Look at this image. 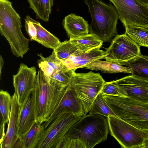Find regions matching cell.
I'll return each mask as SVG.
<instances>
[{"instance_id": "6da1fadb", "label": "cell", "mask_w": 148, "mask_h": 148, "mask_svg": "<svg viewBox=\"0 0 148 148\" xmlns=\"http://www.w3.org/2000/svg\"><path fill=\"white\" fill-rule=\"evenodd\" d=\"M49 82L40 69L32 94L35 107L36 121L42 124L48 120L63 96L67 86L51 80Z\"/></svg>"}, {"instance_id": "7a4b0ae2", "label": "cell", "mask_w": 148, "mask_h": 148, "mask_svg": "<svg viewBox=\"0 0 148 148\" xmlns=\"http://www.w3.org/2000/svg\"><path fill=\"white\" fill-rule=\"evenodd\" d=\"M91 17L89 32L103 42L112 41L117 35V25L119 17L111 3L107 4L101 0H84Z\"/></svg>"}, {"instance_id": "3957f363", "label": "cell", "mask_w": 148, "mask_h": 148, "mask_svg": "<svg viewBox=\"0 0 148 148\" xmlns=\"http://www.w3.org/2000/svg\"><path fill=\"white\" fill-rule=\"evenodd\" d=\"M21 18L8 0H0V32L6 39L12 53L23 58L29 50V40L21 30Z\"/></svg>"}, {"instance_id": "277c9868", "label": "cell", "mask_w": 148, "mask_h": 148, "mask_svg": "<svg viewBox=\"0 0 148 148\" xmlns=\"http://www.w3.org/2000/svg\"><path fill=\"white\" fill-rule=\"evenodd\" d=\"M109 129L107 117L89 114L83 116L65 135L70 138H78L84 143L86 148H92L107 139Z\"/></svg>"}, {"instance_id": "5b68a950", "label": "cell", "mask_w": 148, "mask_h": 148, "mask_svg": "<svg viewBox=\"0 0 148 148\" xmlns=\"http://www.w3.org/2000/svg\"><path fill=\"white\" fill-rule=\"evenodd\" d=\"M103 95L109 106L119 118L148 132V103L128 97Z\"/></svg>"}, {"instance_id": "8992f818", "label": "cell", "mask_w": 148, "mask_h": 148, "mask_svg": "<svg viewBox=\"0 0 148 148\" xmlns=\"http://www.w3.org/2000/svg\"><path fill=\"white\" fill-rule=\"evenodd\" d=\"M105 81L99 73H74L70 85L80 101L85 115L89 112L92 103L101 92Z\"/></svg>"}, {"instance_id": "52a82bcc", "label": "cell", "mask_w": 148, "mask_h": 148, "mask_svg": "<svg viewBox=\"0 0 148 148\" xmlns=\"http://www.w3.org/2000/svg\"><path fill=\"white\" fill-rule=\"evenodd\" d=\"M111 135L118 142L121 147L141 148L148 132L138 129L127 122L113 116L108 117Z\"/></svg>"}, {"instance_id": "ba28073f", "label": "cell", "mask_w": 148, "mask_h": 148, "mask_svg": "<svg viewBox=\"0 0 148 148\" xmlns=\"http://www.w3.org/2000/svg\"><path fill=\"white\" fill-rule=\"evenodd\" d=\"M114 4L125 27H148V6L137 0H109Z\"/></svg>"}, {"instance_id": "9c48e42d", "label": "cell", "mask_w": 148, "mask_h": 148, "mask_svg": "<svg viewBox=\"0 0 148 148\" xmlns=\"http://www.w3.org/2000/svg\"><path fill=\"white\" fill-rule=\"evenodd\" d=\"M82 116L69 113L60 114L45 129L36 148H55L70 128Z\"/></svg>"}, {"instance_id": "30bf717a", "label": "cell", "mask_w": 148, "mask_h": 148, "mask_svg": "<svg viewBox=\"0 0 148 148\" xmlns=\"http://www.w3.org/2000/svg\"><path fill=\"white\" fill-rule=\"evenodd\" d=\"M140 47L125 33L117 34L106 48L107 55L103 59L120 64L130 60L141 54Z\"/></svg>"}, {"instance_id": "8fae6325", "label": "cell", "mask_w": 148, "mask_h": 148, "mask_svg": "<svg viewBox=\"0 0 148 148\" xmlns=\"http://www.w3.org/2000/svg\"><path fill=\"white\" fill-rule=\"evenodd\" d=\"M36 73L35 67H29L23 63L20 64L17 73L13 75L14 93L21 104L32 93Z\"/></svg>"}, {"instance_id": "7c38bea8", "label": "cell", "mask_w": 148, "mask_h": 148, "mask_svg": "<svg viewBox=\"0 0 148 148\" xmlns=\"http://www.w3.org/2000/svg\"><path fill=\"white\" fill-rule=\"evenodd\" d=\"M69 113L78 116L85 114L82 106L71 88L70 83L66 87L64 93L59 103L47 121L42 125L46 129L60 114Z\"/></svg>"}, {"instance_id": "4fadbf2b", "label": "cell", "mask_w": 148, "mask_h": 148, "mask_svg": "<svg viewBox=\"0 0 148 148\" xmlns=\"http://www.w3.org/2000/svg\"><path fill=\"white\" fill-rule=\"evenodd\" d=\"M116 81L118 85L126 93L127 97L148 103V81L132 75Z\"/></svg>"}, {"instance_id": "5bb4252c", "label": "cell", "mask_w": 148, "mask_h": 148, "mask_svg": "<svg viewBox=\"0 0 148 148\" xmlns=\"http://www.w3.org/2000/svg\"><path fill=\"white\" fill-rule=\"evenodd\" d=\"M36 122L35 107L31 93L21 104L17 123V138L27 132Z\"/></svg>"}, {"instance_id": "9a60e30c", "label": "cell", "mask_w": 148, "mask_h": 148, "mask_svg": "<svg viewBox=\"0 0 148 148\" xmlns=\"http://www.w3.org/2000/svg\"><path fill=\"white\" fill-rule=\"evenodd\" d=\"M11 98V108L8 128L0 148H13L18 139L17 127L21 104L15 93Z\"/></svg>"}, {"instance_id": "2e32d148", "label": "cell", "mask_w": 148, "mask_h": 148, "mask_svg": "<svg viewBox=\"0 0 148 148\" xmlns=\"http://www.w3.org/2000/svg\"><path fill=\"white\" fill-rule=\"evenodd\" d=\"M107 55L106 51L97 48L86 52H83L77 56H71L61 61L68 70H76L97 60L103 59Z\"/></svg>"}, {"instance_id": "e0dca14e", "label": "cell", "mask_w": 148, "mask_h": 148, "mask_svg": "<svg viewBox=\"0 0 148 148\" xmlns=\"http://www.w3.org/2000/svg\"><path fill=\"white\" fill-rule=\"evenodd\" d=\"M62 25L70 39H74L88 34L89 25L80 16L71 13L63 20Z\"/></svg>"}, {"instance_id": "ac0fdd59", "label": "cell", "mask_w": 148, "mask_h": 148, "mask_svg": "<svg viewBox=\"0 0 148 148\" xmlns=\"http://www.w3.org/2000/svg\"><path fill=\"white\" fill-rule=\"evenodd\" d=\"M45 130L42 124L36 122L27 132L18 138L13 148H36Z\"/></svg>"}, {"instance_id": "d6986e66", "label": "cell", "mask_w": 148, "mask_h": 148, "mask_svg": "<svg viewBox=\"0 0 148 148\" xmlns=\"http://www.w3.org/2000/svg\"><path fill=\"white\" fill-rule=\"evenodd\" d=\"M82 68L95 71L99 70L105 73H132L131 69L128 66H124L118 63L100 60L92 62Z\"/></svg>"}, {"instance_id": "ffe728a7", "label": "cell", "mask_w": 148, "mask_h": 148, "mask_svg": "<svg viewBox=\"0 0 148 148\" xmlns=\"http://www.w3.org/2000/svg\"><path fill=\"white\" fill-rule=\"evenodd\" d=\"M31 19L36 29L35 41L46 47L55 50L61 43L59 39L43 27L38 21L32 18Z\"/></svg>"}, {"instance_id": "44dd1931", "label": "cell", "mask_w": 148, "mask_h": 148, "mask_svg": "<svg viewBox=\"0 0 148 148\" xmlns=\"http://www.w3.org/2000/svg\"><path fill=\"white\" fill-rule=\"evenodd\" d=\"M123 65L131 69L132 75L148 81V56L141 54Z\"/></svg>"}, {"instance_id": "7402d4cb", "label": "cell", "mask_w": 148, "mask_h": 148, "mask_svg": "<svg viewBox=\"0 0 148 148\" xmlns=\"http://www.w3.org/2000/svg\"><path fill=\"white\" fill-rule=\"evenodd\" d=\"M69 40L83 52H88L97 48H100L103 43L100 39L90 34Z\"/></svg>"}, {"instance_id": "603a6c76", "label": "cell", "mask_w": 148, "mask_h": 148, "mask_svg": "<svg viewBox=\"0 0 148 148\" xmlns=\"http://www.w3.org/2000/svg\"><path fill=\"white\" fill-rule=\"evenodd\" d=\"M29 8L32 9L39 18L48 22L54 0H27Z\"/></svg>"}, {"instance_id": "cb8c5ba5", "label": "cell", "mask_w": 148, "mask_h": 148, "mask_svg": "<svg viewBox=\"0 0 148 148\" xmlns=\"http://www.w3.org/2000/svg\"><path fill=\"white\" fill-rule=\"evenodd\" d=\"M125 33L140 47H148V27L129 25Z\"/></svg>"}, {"instance_id": "d4e9b609", "label": "cell", "mask_w": 148, "mask_h": 148, "mask_svg": "<svg viewBox=\"0 0 148 148\" xmlns=\"http://www.w3.org/2000/svg\"><path fill=\"white\" fill-rule=\"evenodd\" d=\"M89 114H99L107 117L108 116H112L119 118L109 106L103 95L100 92L93 101Z\"/></svg>"}, {"instance_id": "484cf974", "label": "cell", "mask_w": 148, "mask_h": 148, "mask_svg": "<svg viewBox=\"0 0 148 148\" xmlns=\"http://www.w3.org/2000/svg\"><path fill=\"white\" fill-rule=\"evenodd\" d=\"M54 50L57 57L61 61L71 56H77L83 53L73 44L69 40L61 42Z\"/></svg>"}, {"instance_id": "4316f807", "label": "cell", "mask_w": 148, "mask_h": 148, "mask_svg": "<svg viewBox=\"0 0 148 148\" xmlns=\"http://www.w3.org/2000/svg\"><path fill=\"white\" fill-rule=\"evenodd\" d=\"M12 97L7 91H0V109L2 119L5 123H8L11 111Z\"/></svg>"}, {"instance_id": "83f0119b", "label": "cell", "mask_w": 148, "mask_h": 148, "mask_svg": "<svg viewBox=\"0 0 148 148\" xmlns=\"http://www.w3.org/2000/svg\"><path fill=\"white\" fill-rule=\"evenodd\" d=\"M75 71L68 70L64 66L60 71L54 72L51 76L50 80L63 86H66L71 82L73 74Z\"/></svg>"}, {"instance_id": "f1b7e54d", "label": "cell", "mask_w": 148, "mask_h": 148, "mask_svg": "<svg viewBox=\"0 0 148 148\" xmlns=\"http://www.w3.org/2000/svg\"><path fill=\"white\" fill-rule=\"evenodd\" d=\"M100 92L103 95L127 97L126 93L118 85L116 80L106 82Z\"/></svg>"}, {"instance_id": "f546056e", "label": "cell", "mask_w": 148, "mask_h": 148, "mask_svg": "<svg viewBox=\"0 0 148 148\" xmlns=\"http://www.w3.org/2000/svg\"><path fill=\"white\" fill-rule=\"evenodd\" d=\"M38 55L40 58L47 62L49 65L54 70V72L60 70L64 67L61 61L57 57L54 50H53L50 56L46 58L44 57L41 53Z\"/></svg>"}, {"instance_id": "4dcf8cb0", "label": "cell", "mask_w": 148, "mask_h": 148, "mask_svg": "<svg viewBox=\"0 0 148 148\" xmlns=\"http://www.w3.org/2000/svg\"><path fill=\"white\" fill-rule=\"evenodd\" d=\"M31 18L29 15H27L25 19V30L30 40L35 41L37 36L36 29L31 20Z\"/></svg>"}, {"instance_id": "1f68e13d", "label": "cell", "mask_w": 148, "mask_h": 148, "mask_svg": "<svg viewBox=\"0 0 148 148\" xmlns=\"http://www.w3.org/2000/svg\"><path fill=\"white\" fill-rule=\"evenodd\" d=\"M37 62L40 69L42 71L49 82H50V77L54 73V70L45 60L40 58V60H38Z\"/></svg>"}, {"instance_id": "d6a6232c", "label": "cell", "mask_w": 148, "mask_h": 148, "mask_svg": "<svg viewBox=\"0 0 148 148\" xmlns=\"http://www.w3.org/2000/svg\"><path fill=\"white\" fill-rule=\"evenodd\" d=\"M65 148H86L84 143L77 138H70L66 135Z\"/></svg>"}, {"instance_id": "836d02e7", "label": "cell", "mask_w": 148, "mask_h": 148, "mask_svg": "<svg viewBox=\"0 0 148 148\" xmlns=\"http://www.w3.org/2000/svg\"><path fill=\"white\" fill-rule=\"evenodd\" d=\"M6 123L2 120H1L0 125V145L2 144L4 138L5 134V125Z\"/></svg>"}, {"instance_id": "e575fe53", "label": "cell", "mask_w": 148, "mask_h": 148, "mask_svg": "<svg viewBox=\"0 0 148 148\" xmlns=\"http://www.w3.org/2000/svg\"><path fill=\"white\" fill-rule=\"evenodd\" d=\"M4 64V61L1 56H0V77L1 78L2 73V69Z\"/></svg>"}, {"instance_id": "d590c367", "label": "cell", "mask_w": 148, "mask_h": 148, "mask_svg": "<svg viewBox=\"0 0 148 148\" xmlns=\"http://www.w3.org/2000/svg\"><path fill=\"white\" fill-rule=\"evenodd\" d=\"M148 148V137L145 139L141 148Z\"/></svg>"}, {"instance_id": "8d00e7d4", "label": "cell", "mask_w": 148, "mask_h": 148, "mask_svg": "<svg viewBox=\"0 0 148 148\" xmlns=\"http://www.w3.org/2000/svg\"><path fill=\"white\" fill-rule=\"evenodd\" d=\"M142 3L148 6V0H137Z\"/></svg>"}]
</instances>
